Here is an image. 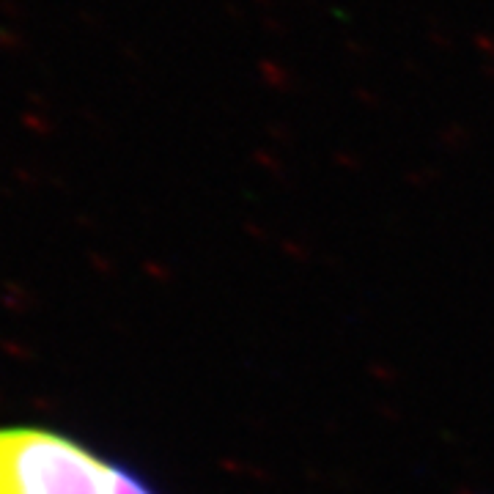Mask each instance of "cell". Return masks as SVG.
I'll return each instance as SVG.
<instances>
[{"label": "cell", "instance_id": "6da1fadb", "mask_svg": "<svg viewBox=\"0 0 494 494\" xmlns=\"http://www.w3.org/2000/svg\"><path fill=\"white\" fill-rule=\"evenodd\" d=\"M0 494H157L132 467L52 426H0Z\"/></svg>", "mask_w": 494, "mask_h": 494}, {"label": "cell", "instance_id": "7a4b0ae2", "mask_svg": "<svg viewBox=\"0 0 494 494\" xmlns=\"http://www.w3.org/2000/svg\"><path fill=\"white\" fill-rule=\"evenodd\" d=\"M23 47H25V39L17 30H11L8 25H0V50H3V52H17V50H23Z\"/></svg>", "mask_w": 494, "mask_h": 494}, {"label": "cell", "instance_id": "3957f363", "mask_svg": "<svg viewBox=\"0 0 494 494\" xmlns=\"http://www.w3.org/2000/svg\"><path fill=\"white\" fill-rule=\"evenodd\" d=\"M23 124L25 127H30V130H36L39 135H45V130H50V124L45 121V115H39V110L23 113Z\"/></svg>", "mask_w": 494, "mask_h": 494}, {"label": "cell", "instance_id": "277c9868", "mask_svg": "<svg viewBox=\"0 0 494 494\" xmlns=\"http://www.w3.org/2000/svg\"><path fill=\"white\" fill-rule=\"evenodd\" d=\"M0 11H3L6 17H11V20H20V17H23V8L14 6L11 0H0Z\"/></svg>", "mask_w": 494, "mask_h": 494}, {"label": "cell", "instance_id": "5b68a950", "mask_svg": "<svg viewBox=\"0 0 494 494\" xmlns=\"http://www.w3.org/2000/svg\"><path fill=\"white\" fill-rule=\"evenodd\" d=\"M28 102L33 105V110H45V108H47V102L39 96V93H28Z\"/></svg>", "mask_w": 494, "mask_h": 494}]
</instances>
